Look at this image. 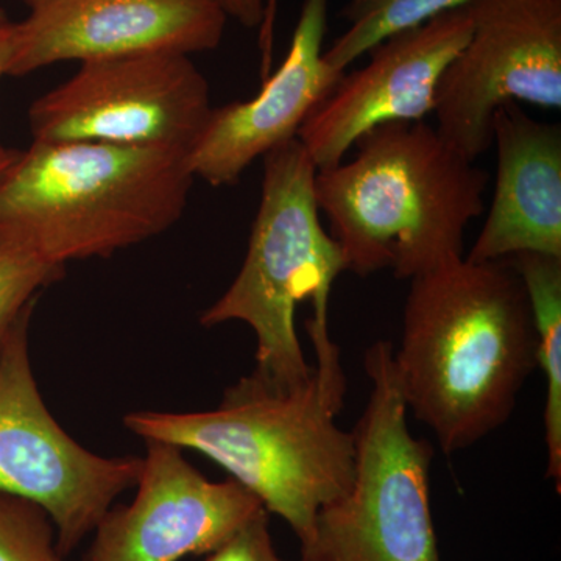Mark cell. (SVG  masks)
Listing matches in <instances>:
<instances>
[{
    "instance_id": "obj_4",
    "label": "cell",
    "mask_w": 561,
    "mask_h": 561,
    "mask_svg": "<svg viewBox=\"0 0 561 561\" xmlns=\"http://www.w3.org/2000/svg\"><path fill=\"white\" fill-rule=\"evenodd\" d=\"M194 180L186 150L33 140L0 180V241L65 268L108 257L173 227Z\"/></svg>"
},
{
    "instance_id": "obj_17",
    "label": "cell",
    "mask_w": 561,
    "mask_h": 561,
    "mask_svg": "<svg viewBox=\"0 0 561 561\" xmlns=\"http://www.w3.org/2000/svg\"><path fill=\"white\" fill-rule=\"evenodd\" d=\"M62 275L65 267L39 260L16 243L0 241V350L18 320L35 308L41 290Z\"/></svg>"
},
{
    "instance_id": "obj_15",
    "label": "cell",
    "mask_w": 561,
    "mask_h": 561,
    "mask_svg": "<svg viewBox=\"0 0 561 561\" xmlns=\"http://www.w3.org/2000/svg\"><path fill=\"white\" fill-rule=\"evenodd\" d=\"M523 280L529 298L538 365L546 375L545 443L548 449L546 478L561 490V257L522 253L505 260Z\"/></svg>"
},
{
    "instance_id": "obj_10",
    "label": "cell",
    "mask_w": 561,
    "mask_h": 561,
    "mask_svg": "<svg viewBox=\"0 0 561 561\" xmlns=\"http://www.w3.org/2000/svg\"><path fill=\"white\" fill-rule=\"evenodd\" d=\"M135 500L113 505L92 531L81 561H180L206 556L262 504L241 483L213 482L183 449L149 440Z\"/></svg>"
},
{
    "instance_id": "obj_7",
    "label": "cell",
    "mask_w": 561,
    "mask_h": 561,
    "mask_svg": "<svg viewBox=\"0 0 561 561\" xmlns=\"http://www.w3.org/2000/svg\"><path fill=\"white\" fill-rule=\"evenodd\" d=\"M33 311L18 320L0 350V493L43 507L68 557L117 497L136 486L142 459L98 456L51 416L33 375Z\"/></svg>"
},
{
    "instance_id": "obj_16",
    "label": "cell",
    "mask_w": 561,
    "mask_h": 561,
    "mask_svg": "<svg viewBox=\"0 0 561 561\" xmlns=\"http://www.w3.org/2000/svg\"><path fill=\"white\" fill-rule=\"evenodd\" d=\"M470 0H350L341 11L348 28L323 51L332 69L345 72L351 62L368 54L376 44L411 31Z\"/></svg>"
},
{
    "instance_id": "obj_21",
    "label": "cell",
    "mask_w": 561,
    "mask_h": 561,
    "mask_svg": "<svg viewBox=\"0 0 561 561\" xmlns=\"http://www.w3.org/2000/svg\"><path fill=\"white\" fill-rule=\"evenodd\" d=\"M14 49V22H11L0 9V79L9 76L11 58ZM2 149V146H0Z\"/></svg>"
},
{
    "instance_id": "obj_5",
    "label": "cell",
    "mask_w": 561,
    "mask_h": 561,
    "mask_svg": "<svg viewBox=\"0 0 561 561\" xmlns=\"http://www.w3.org/2000/svg\"><path fill=\"white\" fill-rule=\"evenodd\" d=\"M264 180L249 251L227 291L202 313L203 327L242 321L256 335L254 373L283 387L308 382L295 312L311 300L309 334H330L332 284L346 272L339 243L321 225L317 168L298 138L262 157Z\"/></svg>"
},
{
    "instance_id": "obj_12",
    "label": "cell",
    "mask_w": 561,
    "mask_h": 561,
    "mask_svg": "<svg viewBox=\"0 0 561 561\" xmlns=\"http://www.w3.org/2000/svg\"><path fill=\"white\" fill-rule=\"evenodd\" d=\"M228 16L217 0H55L14 22L9 76L62 61L219 47Z\"/></svg>"
},
{
    "instance_id": "obj_23",
    "label": "cell",
    "mask_w": 561,
    "mask_h": 561,
    "mask_svg": "<svg viewBox=\"0 0 561 561\" xmlns=\"http://www.w3.org/2000/svg\"><path fill=\"white\" fill-rule=\"evenodd\" d=\"M24 5L28 7V10L41 9V7L47 5V3L55 2V0H20Z\"/></svg>"
},
{
    "instance_id": "obj_11",
    "label": "cell",
    "mask_w": 561,
    "mask_h": 561,
    "mask_svg": "<svg viewBox=\"0 0 561 561\" xmlns=\"http://www.w3.org/2000/svg\"><path fill=\"white\" fill-rule=\"evenodd\" d=\"M470 35L463 5L368 50L370 61L343 73L298 131L317 171L341 164L356 140L379 125L434 113L442 76Z\"/></svg>"
},
{
    "instance_id": "obj_1",
    "label": "cell",
    "mask_w": 561,
    "mask_h": 561,
    "mask_svg": "<svg viewBox=\"0 0 561 561\" xmlns=\"http://www.w3.org/2000/svg\"><path fill=\"white\" fill-rule=\"evenodd\" d=\"M405 408L451 456L511 419L538 367L523 280L507 261L445 262L411 279L391 350Z\"/></svg>"
},
{
    "instance_id": "obj_3",
    "label": "cell",
    "mask_w": 561,
    "mask_h": 561,
    "mask_svg": "<svg viewBox=\"0 0 561 561\" xmlns=\"http://www.w3.org/2000/svg\"><path fill=\"white\" fill-rule=\"evenodd\" d=\"M353 147V160L317 171L313 183L346 272L411 280L465 256V231L485 210L489 172L426 121L379 125Z\"/></svg>"
},
{
    "instance_id": "obj_18",
    "label": "cell",
    "mask_w": 561,
    "mask_h": 561,
    "mask_svg": "<svg viewBox=\"0 0 561 561\" xmlns=\"http://www.w3.org/2000/svg\"><path fill=\"white\" fill-rule=\"evenodd\" d=\"M0 561H68L50 516L35 502L0 493Z\"/></svg>"
},
{
    "instance_id": "obj_9",
    "label": "cell",
    "mask_w": 561,
    "mask_h": 561,
    "mask_svg": "<svg viewBox=\"0 0 561 561\" xmlns=\"http://www.w3.org/2000/svg\"><path fill=\"white\" fill-rule=\"evenodd\" d=\"M471 35L438 83L443 139L478 160L505 103L561 108V0H470Z\"/></svg>"
},
{
    "instance_id": "obj_13",
    "label": "cell",
    "mask_w": 561,
    "mask_h": 561,
    "mask_svg": "<svg viewBox=\"0 0 561 561\" xmlns=\"http://www.w3.org/2000/svg\"><path fill=\"white\" fill-rule=\"evenodd\" d=\"M330 0H305L289 51L250 101L213 108L202 135L187 153L195 179L232 186L268 151L297 138L302 122L343 73L323 58Z\"/></svg>"
},
{
    "instance_id": "obj_19",
    "label": "cell",
    "mask_w": 561,
    "mask_h": 561,
    "mask_svg": "<svg viewBox=\"0 0 561 561\" xmlns=\"http://www.w3.org/2000/svg\"><path fill=\"white\" fill-rule=\"evenodd\" d=\"M205 561H283L273 546L271 513L262 508L243 523Z\"/></svg>"
},
{
    "instance_id": "obj_22",
    "label": "cell",
    "mask_w": 561,
    "mask_h": 561,
    "mask_svg": "<svg viewBox=\"0 0 561 561\" xmlns=\"http://www.w3.org/2000/svg\"><path fill=\"white\" fill-rule=\"evenodd\" d=\"M18 154H20V150L16 149H7V147L0 149V180L3 179L10 165L16 160Z\"/></svg>"
},
{
    "instance_id": "obj_20",
    "label": "cell",
    "mask_w": 561,
    "mask_h": 561,
    "mask_svg": "<svg viewBox=\"0 0 561 561\" xmlns=\"http://www.w3.org/2000/svg\"><path fill=\"white\" fill-rule=\"evenodd\" d=\"M228 18L247 28H260L262 79L271 73L273 32H275L278 0H217Z\"/></svg>"
},
{
    "instance_id": "obj_14",
    "label": "cell",
    "mask_w": 561,
    "mask_h": 561,
    "mask_svg": "<svg viewBox=\"0 0 561 561\" xmlns=\"http://www.w3.org/2000/svg\"><path fill=\"white\" fill-rule=\"evenodd\" d=\"M497 171L493 202L467 260L500 262L522 253L561 257V127L502 105L491 125Z\"/></svg>"
},
{
    "instance_id": "obj_2",
    "label": "cell",
    "mask_w": 561,
    "mask_h": 561,
    "mask_svg": "<svg viewBox=\"0 0 561 561\" xmlns=\"http://www.w3.org/2000/svg\"><path fill=\"white\" fill-rule=\"evenodd\" d=\"M313 351L317 364L302 386L253 371L214 411L131 412L125 427L208 457L306 541L321 508L348 493L356 472L353 432L337 424L346 397L341 350L331 341Z\"/></svg>"
},
{
    "instance_id": "obj_24",
    "label": "cell",
    "mask_w": 561,
    "mask_h": 561,
    "mask_svg": "<svg viewBox=\"0 0 561 561\" xmlns=\"http://www.w3.org/2000/svg\"><path fill=\"white\" fill-rule=\"evenodd\" d=\"M301 561V560H300Z\"/></svg>"
},
{
    "instance_id": "obj_8",
    "label": "cell",
    "mask_w": 561,
    "mask_h": 561,
    "mask_svg": "<svg viewBox=\"0 0 561 561\" xmlns=\"http://www.w3.org/2000/svg\"><path fill=\"white\" fill-rule=\"evenodd\" d=\"M210 111L208 80L190 55L144 54L80 62L76 76L32 103L28 124L43 142L190 153Z\"/></svg>"
},
{
    "instance_id": "obj_6",
    "label": "cell",
    "mask_w": 561,
    "mask_h": 561,
    "mask_svg": "<svg viewBox=\"0 0 561 561\" xmlns=\"http://www.w3.org/2000/svg\"><path fill=\"white\" fill-rule=\"evenodd\" d=\"M391 350L378 341L365 351L371 390L353 431V485L321 508L300 542L301 561H442L431 511L434 449L409 427Z\"/></svg>"
}]
</instances>
